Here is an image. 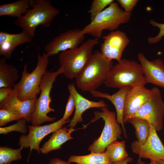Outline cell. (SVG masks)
Masks as SVG:
<instances>
[{
  "label": "cell",
  "mask_w": 164,
  "mask_h": 164,
  "mask_svg": "<svg viewBox=\"0 0 164 164\" xmlns=\"http://www.w3.org/2000/svg\"><path fill=\"white\" fill-rule=\"evenodd\" d=\"M113 66L112 60H108L100 52L95 51L75 78L78 88L84 92L96 90L105 84Z\"/></svg>",
  "instance_id": "cell-1"
},
{
  "label": "cell",
  "mask_w": 164,
  "mask_h": 164,
  "mask_svg": "<svg viewBox=\"0 0 164 164\" xmlns=\"http://www.w3.org/2000/svg\"><path fill=\"white\" fill-rule=\"evenodd\" d=\"M29 4L32 8L28 9L24 15L17 19L15 24L32 38L37 26L40 25L49 27L60 11L51 5L50 0H29Z\"/></svg>",
  "instance_id": "cell-2"
},
{
  "label": "cell",
  "mask_w": 164,
  "mask_h": 164,
  "mask_svg": "<svg viewBox=\"0 0 164 164\" xmlns=\"http://www.w3.org/2000/svg\"><path fill=\"white\" fill-rule=\"evenodd\" d=\"M147 84L140 63L124 58L113 66L104 84L107 87L119 89Z\"/></svg>",
  "instance_id": "cell-3"
},
{
  "label": "cell",
  "mask_w": 164,
  "mask_h": 164,
  "mask_svg": "<svg viewBox=\"0 0 164 164\" xmlns=\"http://www.w3.org/2000/svg\"><path fill=\"white\" fill-rule=\"evenodd\" d=\"M131 16L132 13L125 12L119 7L118 3L114 2L82 29L85 34L98 39L104 30L114 31L121 25L128 22Z\"/></svg>",
  "instance_id": "cell-4"
},
{
  "label": "cell",
  "mask_w": 164,
  "mask_h": 164,
  "mask_svg": "<svg viewBox=\"0 0 164 164\" xmlns=\"http://www.w3.org/2000/svg\"><path fill=\"white\" fill-rule=\"evenodd\" d=\"M98 43L97 38L89 39L77 48L67 50L59 54V63L66 77L70 80L76 78L92 55L94 47Z\"/></svg>",
  "instance_id": "cell-5"
},
{
  "label": "cell",
  "mask_w": 164,
  "mask_h": 164,
  "mask_svg": "<svg viewBox=\"0 0 164 164\" xmlns=\"http://www.w3.org/2000/svg\"><path fill=\"white\" fill-rule=\"evenodd\" d=\"M48 57L46 53L44 52L42 55L39 53L36 66L30 73L27 70V65H24L21 79L18 83L15 84L14 87L18 90V98L20 101L31 99L40 94L39 86L42 78L47 70Z\"/></svg>",
  "instance_id": "cell-6"
},
{
  "label": "cell",
  "mask_w": 164,
  "mask_h": 164,
  "mask_svg": "<svg viewBox=\"0 0 164 164\" xmlns=\"http://www.w3.org/2000/svg\"><path fill=\"white\" fill-rule=\"evenodd\" d=\"M63 72V68L60 67L56 71L49 72L47 70L43 76L39 86L40 95L37 98L35 110L31 121L32 125L39 126L44 122L55 120L56 118L49 117L47 115L49 113L55 111L50 106L52 101L50 92L56 77Z\"/></svg>",
  "instance_id": "cell-7"
},
{
  "label": "cell",
  "mask_w": 164,
  "mask_h": 164,
  "mask_svg": "<svg viewBox=\"0 0 164 164\" xmlns=\"http://www.w3.org/2000/svg\"><path fill=\"white\" fill-rule=\"evenodd\" d=\"M100 109L101 111L94 112V118L90 122L102 118L104 121V126L100 136L88 147V150L91 152H104L108 145L120 138L122 133V128L118 122L115 112L110 111L107 107Z\"/></svg>",
  "instance_id": "cell-8"
},
{
  "label": "cell",
  "mask_w": 164,
  "mask_h": 164,
  "mask_svg": "<svg viewBox=\"0 0 164 164\" xmlns=\"http://www.w3.org/2000/svg\"><path fill=\"white\" fill-rule=\"evenodd\" d=\"M164 117V101L160 91L157 87H153L150 89V94L147 101L133 117L147 120L156 131H159L163 128Z\"/></svg>",
  "instance_id": "cell-9"
},
{
  "label": "cell",
  "mask_w": 164,
  "mask_h": 164,
  "mask_svg": "<svg viewBox=\"0 0 164 164\" xmlns=\"http://www.w3.org/2000/svg\"><path fill=\"white\" fill-rule=\"evenodd\" d=\"M70 118L65 120L61 118L57 121L48 125L42 126L29 125V133L27 135H21L18 142L20 147L23 148H30L27 162L33 149L36 150L39 154L40 153L39 145L45 136L62 128L63 125L70 122Z\"/></svg>",
  "instance_id": "cell-10"
},
{
  "label": "cell",
  "mask_w": 164,
  "mask_h": 164,
  "mask_svg": "<svg viewBox=\"0 0 164 164\" xmlns=\"http://www.w3.org/2000/svg\"><path fill=\"white\" fill-rule=\"evenodd\" d=\"M82 29H74L61 33L47 44L45 50L49 56L78 48L85 39Z\"/></svg>",
  "instance_id": "cell-11"
},
{
  "label": "cell",
  "mask_w": 164,
  "mask_h": 164,
  "mask_svg": "<svg viewBox=\"0 0 164 164\" xmlns=\"http://www.w3.org/2000/svg\"><path fill=\"white\" fill-rule=\"evenodd\" d=\"M103 42L101 45L100 52L109 60L114 59L118 62L122 59L123 53L129 42L126 34L117 30L111 31L102 37Z\"/></svg>",
  "instance_id": "cell-12"
},
{
  "label": "cell",
  "mask_w": 164,
  "mask_h": 164,
  "mask_svg": "<svg viewBox=\"0 0 164 164\" xmlns=\"http://www.w3.org/2000/svg\"><path fill=\"white\" fill-rule=\"evenodd\" d=\"M150 127L149 136L144 144H140L137 140L135 141L131 144L132 152L138 155L139 158L164 160V146L155 128L151 125Z\"/></svg>",
  "instance_id": "cell-13"
},
{
  "label": "cell",
  "mask_w": 164,
  "mask_h": 164,
  "mask_svg": "<svg viewBox=\"0 0 164 164\" xmlns=\"http://www.w3.org/2000/svg\"><path fill=\"white\" fill-rule=\"evenodd\" d=\"M150 92V89L147 88L144 85L131 87L126 94L125 99L123 114L124 123L133 117L147 101Z\"/></svg>",
  "instance_id": "cell-14"
},
{
  "label": "cell",
  "mask_w": 164,
  "mask_h": 164,
  "mask_svg": "<svg viewBox=\"0 0 164 164\" xmlns=\"http://www.w3.org/2000/svg\"><path fill=\"white\" fill-rule=\"evenodd\" d=\"M147 83L164 88V63L160 58L150 61L142 53L137 55Z\"/></svg>",
  "instance_id": "cell-15"
},
{
  "label": "cell",
  "mask_w": 164,
  "mask_h": 164,
  "mask_svg": "<svg viewBox=\"0 0 164 164\" xmlns=\"http://www.w3.org/2000/svg\"><path fill=\"white\" fill-rule=\"evenodd\" d=\"M18 91L14 88L8 96L0 103V109L8 108L19 113L28 122H31L35 111L37 97L31 99L21 101L18 98Z\"/></svg>",
  "instance_id": "cell-16"
},
{
  "label": "cell",
  "mask_w": 164,
  "mask_h": 164,
  "mask_svg": "<svg viewBox=\"0 0 164 164\" xmlns=\"http://www.w3.org/2000/svg\"><path fill=\"white\" fill-rule=\"evenodd\" d=\"M67 88L70 94L74 97L76 103L74 115L67 125V127L70 128H73L78 122L83 121L82 115L87 110L93 108H100L108 107L102 100L99 101H90L84 97L78 92L73 83L68 84Z\"/></svg>",
  "instance_id": "cell-17"
},
{
  "label": "cell",
  "mask_w": 164,
  "mask_h": 164,
  "mask_svg": "<svg viewBox=\"0 0 164 164\" xmlns=\"http://www.w3.org/2000/svg\"><path fill=\"white\" fill-rule=\"evenodd\" d=\"M131 87L127 86L119 89L118 91L111 95L96 90L90 92L93 97L107 99L113 104L115 108L118 122L121 124L124 135L126 138H127V135L123 118L124 109L126 95Z\"/></svg>",
  "instance_id": "cell-18"
},
{
  "label": "cell",
  "mask_w": 164,
  "mask_h": 164,
  "mask_svg": "<svg viewBox=\"0 0 164 164\" xmlns=\"http://www.w3.org/2000/svg\"><path fill=\"white\" fill-rule=\"evenodd\" d=\"M74 130L72 128L68 129L65 126L56 131L40 148V152L46 154L52 151L61 148V146L63 143L73 139L70 134Z\"/></svg>",
  "instance_id": "cell-19"
},
{
  "label": "cell",
  "mask_w": 164,
  "mask_h": 164,
  "mask_svg": "<svg viewBox=\"0 0 164 164\" xmlns=\"http://www.w3.org/2000/svg\"><path fill=\"white\" fill-rule=\"evenodd\" d=\"M6 60L5 57L0 58V88L13 89L19 77L18 71L13 65L6 63Z\"/></svg>",
  "instance_id": "cell-20"
},
{
  "label": "cell",
  "mask_w": 164,
  "mask_h": 164,
  "mask_svg": "<svg viewBox=\"0 0 164 164\" xmlns=\"http://www.w3.org/2000/svg\"><path fill=\"white\" fill-rule=\"evenodd\" d=\"M29 0H20L15 2L2 4L0 5V16L5 15L19 19L30 8Z\"/></svg>",
  "instance_id": "cell-21"
},
{
  "label": "cell",
  "mask_w": 164,
  "mask_h": 164,
  "mask_svg": "<svg viewBox=\"0 0 164 164\" xmlns=\"http://www.w3.org/2000/svg\"><path fill=\"white\" fill-rule=\"evenodd\" d=\"M68 162L77 164H113L109 161L105 152L102 153L91 152L84 155H71Z\"/></svg>",
  "instance_id": "cell-22"
},
{
  "label": "cell",
  "mask_w": 164,
  "mask_h": 164,
  "mask_svg": "<svg viewBox=\"0 0 164 164\" xmlns=\"http://www.w3.org/2000/svg\"><path fill=\"white\" fill-rule=\"evenodd\" d=\"M106 149L105 152L109 161L113 163L122 161L128 157L125 141L115 140L108 145Z\"/></svg>",
  "instance_id": "cell-23"
},
{
  "label": "cell",
  "mask_w": 164,
  "mask_h": 164,
  "mask_svg": "<svg viewBox=\"0 0 164 164\" xmlns=\"http://www.w3.org/2000/svg\"><path fill=\"white\" fill-rule=\"evenodd\" d=\"M128 122L135 128L137 141L141 145L144 144L148 138L150 133V124L147 120L139 118L133 117Z\"/></svg>",
  "instance_id": "cell-24"
},
{
  "label": "cell",
  "mask_w": 164,
  "mask_h": 164,
  "mask_svg": "<svg viewBox=\"0 0 164 164\" xmlns=\"http://www.w3.org/2000/svg\"><path fill=\"white\" fill-rule=\"evenodd\" d=\"M23 148L14 149L6 146L0 147V164H10L22 158L21 151Z\"/></svg>",
  "instance_id": "cell-25"
},
{
  "label": "cell",
  "mask_w": 164,
  "mask_h": 164,
  "mask_svg": "<svg viewBox=\"0 0 164 164\" xmlns=\"http://www.w3.org/2000/svg\"><path fill=\"white\" fill-rule=\"evenodd\" d=\"M32 38L28 34L24 31L17 34H10L0 32V43L6 41L15 43L19 45L30 43L32 41Z\"/></svg>",
  "instance_id": "cell-26"
},
{
  "label": "cell",
  "mask_w": 164,
  "mask_h": 164,
  "mask_svg": "<svg viewBox=\"0 0 164 164\" xmlns=\"http://www.w3.org/2000/svg\"><path fill=\"white\" fill-rule=\"evenodd\" d=\"M17 111L11 109H0V126H2L13 121H18L23 118Z\"/></svg>",
  "instance_id": "cell-27"
},
{
  "label": "cell",
  "mask_w": 164,
  "mask_h": 164,
  "mask_svg": "<svg viewBox=\"0 0 164 164\" xmlns=\"http://www.w3.org/2000/svg\"><path fill=\"white\" fill-rule=\"evenodd\" d=\"M114 2L113 0H94L92 2L90 9L88 12L90 14L91 21L96 16L103 11L108 5Z\"/></svg>",
  "instance_id": "cell-28"
},
{
  "label": "cell",
  "mask_w": 164,
  "mask_h": 164,
  "mask_svg": "<svg viewBox=\"0 0 164 164\" xmlns=\"http://www.w3.org/2000/svg\"><path fill=\"white\" fill-rule=\"evenodd\" d=\"M27 121L23 118L18 121V122L12 125L0 128V134L6 135L8 133L13 131H17L26 134L28 131V127L26 124Z\"/></svg>",
  "instance_id": "cell-29"
},
{
  "label": "cell",
  "mask_w": 164,
  "mask_h": 164,
  "mask_svg": "<svg viewBox=\"0 0 164 164\" xmlns=\"http://www.w3.org/2000/svg\"><path fill=\"white\" fill-rule=\"evenodd\" d=\"M18 44L6 41L0 43V55L6 59L11 60L12 52Z\"/></svg>",
  "instance_id": "cell-30"
},
{
  "label": "cell",
  "mask_w": 164,
  "mask_h": 164,
  "mask_svg": "<svg viewBox=\"0 0 164 164\" xmlns=\"http://www.w3.org/2000/svg\"><path fill=\"white\" fill-rule=\"evenodd\" d=\"M150 24L152 26L158 28L159 32L158 34L154 37H149L147 38L148 42L150 44H153L160 41L164 36V23H160L152 19L149 21Z\"/></svg>",
  "instance_id": "cell-31"
},
{
  "label": "cell",
  "mask_w": 164,
  "mask_h": 164,
  "mask_svg": "<svg viewBox=\"0 0 164 164\" xmlns=\"http://www.w3.org/2000/svg\"><path fill=\"white\" fill-rule=\"evenodd\" d=\"M76 105L75 100L73 96L70 94L68 98L66 104L65 110L62 118L65 120H67L72 113Z\"/></svg>",
  "instance_id": "cell-32"
},
{
  "label": "cell",
  "mask_w": 164,
  "mask_h": 164,
  "mask_svg": "<svg viewBox=\"0 0 164 164\" xmlns=\"http://www.w3.org/2000/svg\"><path fill=\"white\" fill-rule=\"evenodd\" d=\"M117 3L127 12L131 13L138 2V0H117Z\"/></svg>",
  "instance_id": "cell-33"
},
{
  "label": "cell",
  "mask_w": 164,
  "mask_h": 164,
  "mask_svg": "<svg viewBox=\"0 0 164 164\" xmlns=\"http://www.w3.org/2000/svg\"><path fill=\"white\" fill-rule=\"evenodd\" d=\"M13 89L6 87L0 88V103L8 96Z\"/></svg>",
  "instance_id": "cell-34"
},
{
  "label": "cell",
  "mask_w": 164,
  "mask_h": 164,
  "mask_svg": "<svg viewBox=\"0 0 164 164\" xmlns=\"http://www.w3.org/2000/svg\"><path fill=\"white\" fill-rule=\"evenodd\" d=\"M49 164H71L68 162L61 160L58 158L51 159L50 161Z\"/></svg>",
  "instance_id": "cell-35"
},
{
  "label": "cell",
  "mask_w": 164,
  "mask_h": 164,
  "mask_svg": "<svg viewBox=\"0 0 164 164\" xmlns=\"http://www.w3.org/2000/svg\"><path fill=\"white\" fill-rule=\"evenodd\" d=\"M133 160V159L130 157H128L125 159L119 162H116L113 164H128L129 162H131Z\"/></svg>",
  "instance_id": "cell-36"
},
{
  "label": "cell",
  "mask_w": 164,
  "mask_h": 164,
  "mask_svg": "<svg viewBox=\"0 0 164 164\" xmlns=\"http://www.w3.org/2000/svg\"><path fill=\"white\" fill-rule=\"evenodd\" d=\"M152 160H156L159 162L160 164H164V160L157 159Z\"/></svg>",
  "instance_id": "cell-37"
},
{
  "label": "cell",
  "mask_w": 164,
  "mask_h": 164,
  "mask_svg": "<svg viewBox=\"0 0 164 164\" xmlns=\"http://www.w3.org/2000/svg\"><path fill=\"white\" fill-rule=\"evenodd\" d=\"M149 164H160V163L156 160L150 159V162Z\"/></svg>",
  "instance_id": "cell-38"
}]
</instances>
